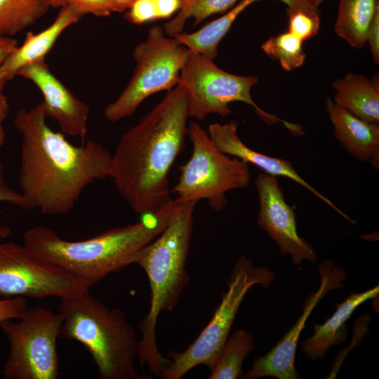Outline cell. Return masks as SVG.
<instances>
[{
  "mask_svg": "<svg viewBox=\"0 0 379 379\" xmlns=\"http://www.w3.org/2000/svg\"><path fill=\"white\" fill-rule=\"evenodd\" d=\"M326 107L335 136L343 147L358 160L378 169V123H369L358 118L329 98Z\"/></svg>",
  "mask_w": 379,
  "mask_h": 379,
  "instance_id": "obj_17",
  "label": "cell"
},
{
  "mask_svg": "<svg viewBox=\"0 0 379 379\" xmlns=\"http://www.w3.org/2000/svg\"><path fill=\"white\" fill-rule=\"evenodd\" d=\"M176 206L171 199L135 224L81 241L63 239L52 229L34 227L24 234L23 244L39 257L72 274L89 289L108 274L134 264L137 254L166 227Z\"/></svg>",
  "mask_w": 379,
  "mask_h": 379,
  "instance_id": "obj_3",
  "label": "cell"
},
{
  "mask_svg": "<svg viewBox=\"0 0 379 379\" xmlns=\"http://www.w3.org/2000/svg\"><path fill=\"white\" fill-rule=\"evenodd\" d=\"M154 3L157 20L171 18L182 6V0H154Z\"/></svg>",
  "mask_w": 379,
  "mask_h": 379,
  "instance_id": "obj_32",
  "label": "cell"
},
{
  "mask_svg": "<svg viewBox=\"0 0 379 379\" xmlns=\"http://www.w3.org/2000/svg\"><path fill=\"white\" fill-rule=\"evenodd\" d=\"M239 0H188L178 13L164 26L166 35L173 36L181 33L188 18L194 19L197 25L206 18L232 8Z\"/></svg>",
  "mask_w": 379,
  "mask_h": 379,
  "instance_id": "obj_24",
  "label": "cell"
},
{
  "mask_svg": "<svg viewBox=\"0 0 379 379\" xmlns=\"http://www.w3.org/2000/svg\"><path fill=\"white\" fill-rule=\"evenodd\" d=\"M49 8L45 0H0V36L12 37L20 33Z\"/></svg>",
  "mask_w": 379,
  "mask_h": 379,
  "instance_id": "obj_22",
  "label": "cell"
},
{
  "mask_svg": "<svg viewBox=\"0 0 379 379\" xmlns=\"http://www.w3.org/2000/svg\"><path fill=\"white\" fill-rule=\"evenodd\" d=\"M46 119L42 101L15 113L22 137L19 185L33 208L62 215L71 213L88 185L109 177L112 154L91 140L73 145Z\"/></svg>",
  "mask_w": 379,
  "mask_h": 379,
  "instance_id": "obj_1",
  "label": "cell"
},
{
  "mask_svg": "<svg viewBox=\"0 0 379 379\" xmlns=\"http://www.w3.org/2000/svg\"><path fill=\"white\" fill-rule=\"evenodd\" d=\"M26 298H0V323L20 318L27 309Z\"/></svg>",
  "mask_w": 379,
  "mask_h": 379,
  "instance_id": "obj_30",
  "label": "cell"
},
{
  "mask_svg": "<svg viewBox=\"0 0 379 379\" xmlns=\"http://www.w3.org/2000/svg\"><path fill=\"white\" fill-rule=\"evenodd\" d=\"M59 338L80 343L91 354L101 379H140L135 361L136 331L124 313L109 308L83 290L60 299Z\"/></svg>",
  "mask_w": 379,
  "mask_h": 379,
  "instance_id": "obj_5",
  "label": "cell"
},
{
  "mask_svg": "<svg viewBox=\"0 0 379 379\" xmlns=\"http://www.w3.org/2000/svg\"><path fill=\"white\" fill-rule=\"evenodd\" d=\"M0 202H7L18 207L31 210L33 209L29 201L22 194L9 187L4 179V166L0 161ZM9 227L0 225V239L6 238L11 234Z\"/></svg>",
  "mask_w": 379,
  "mask_h": 379,
  "instance_id": "obj_27",
  "label": "cell"
},
{
  "mask_svg": "<svg viewBox=\"0 0 379 379\" xmlns=\"http://www.w3.org/2000/svg\"><path fill=\"white\" fill-rule=\"evenodd\" d=\"M238 124L232 121L227 124L213 123L208 126V136L215 146L222 153L252 164L272 176H284L304 187L320 199L339 215L352 224L356 222L338 208L329 199L307 182L288 161L272 157L248 147L237 134Z\"/></svg>",
  "mask_w": 379,
  "mask_h": 379,
  "instance_id": "obj_15",
  "label": "cell"
},
{
  "mask_svg": "<svg viewBox=\"0 0 379 379\" xmlns=\"http://www.w3.org/2000/svg\"><path fill=\"white\" fill-rule=\"evenodd\" d=\"M18 45L14 38L0 36V66Z\"/></svg>",
  "mask_w": 379,
  "mask_h": 379,
  "instance_id": "obj_34",
  "label": "cell"
},
{
  "mask_svg": "<svg viewBox=\"0 0 379 379\" xmlns=\"http://www.w3.org/2000/svg\"><path fill=\"white\" fill-rule=\"evenodd\" d=\"M379 10L378 0H339L335 34L351 46L360 49L366 44L368 27Z\"/></svg>",
  "mask_w": 379,
  "mask_h": 379,
  "instance_id": "obj_21",
  "label": "cell"
},
{
  "mask_svg": "<svg viewBox=\"0 0 379 379\" xmlns=\"http://www.w3.org/2000/svg\"><path fill=\"white\" fill-rule=\"evenodd\" d=\"M321 284L304 302L303 311L299 319L287 333L266 354L258 358L252 368L243 376L246 379H256L273 376L279 379L299 378L295 368V354L297 344L307 318L318 302L332 289L343 286L346 278L345 270L333 265L330 260H324L318 266Z\"/></svg>",
  "mask_w": 379,
  "mask_h": 379,
  "instance_id": "obj_13",
  "label": "cell"
},
{
  "mask_svg": "<svg viewBox=\"0 0 379 379\" xmlns=\"http://www.w3.org/2000/svg\"><path fill=\"white\" fill-rule=\"evenodd\" d=\"M187 135L192 144V153L180 166V175L173 190L174 201L181 204L206 199L213 209L220 211L227 203L228 191L249 185L248 164L220 152L197 121L190 124Z\"/></svg>",
  "mask_w": 379,
  "mask_h": 379,
  "instance_id": "obj_7",
  "label": "cell"
},
{
  "mask_svg": "<svg viewBox=\"0 0 379 379\" xmlns=\"http://www.w3.org/2000/svg\"><path fill=\"white\" fill-rule=\"evenodd\" d=\"M302 41L289 32L271 36L261 45L262 50L271 58L279 62L286 71L302 66L305 60Z\"/></svg>",
  "mask_w": 379,
  "mask_h": 379,
  "instance_id": "obj_25",
  "label": "cell"
},
{
  "mask_svg": "<svg viewBox=\"0 0 379 379\" xmlns=\"http://www.w3.org/2000/svg\"><path fill=\"white\" fill-rule=\"evenodd\" d=\"M332 86L335 103L365 121L379 122L378 77L371 81L362 75L348 74L333 81Z\"/></svg>",
  "mask_w": 379,
  "mask_h": 379,
  "instance_id": "obj_19",
  "label": "cell"
},
{
  "mask_svg": "<svg viewBox=\"0 0 379 379\" xmlns=\"http://www.w3.org/2000/svg\"><path fill=\"white\" fill-rule=\"evenodd\" d=\"M379 293V287L362 293H351L343 302L337 305L334 314L323 324L314 326L312 335L301 345L302 352L312 361L323 359L333 345L342 343L347 338L345 321L355 309L365 301L374 298Z\"/></svg>",
  "mask_w": 379,
  "mask_h": 379,
  "instance_id": "obj_18",
  "label": "cell"
},
{
  "mask_svg": "<svg viewBox=\"0 0 379 379\" xmlns=\"http://www.w3.org/2000/svg\"><path fill=\"white\" fill-rule=\"evenodd\" d=\"M89 290L75 276L15 242H0V297L62 299Z\"/></svg>",
  "mask_w": 379,
  "mask_h": 379,
  "instance_id": "obj_11",
  "label": "cell"
},
{
  "mask_svg": "<svg viewBox=\"0 0 379 379\" xmlns=\"http://www.w3.org/2000/svg\"><path fill=\"white\" fill-rule=\"evenodd\" d=\"M5 84L0 83V147L4 144L6 134L4 128V122L9 112V103L8 98L4 92Z\"/></svg>",
  "mask_w": 379,
  "mask_h": 379,
  "instance_id": "obj_33",
  "label": "cell"
},
{
  "mask_svg": "<svg viewBox=\"0 0 379 379\" xmlns=\"http://www.w3.org/2000/svg\"><path fill=\"white\" fill-rule=\"evenodd\" d=\"M14 320L0 323L10 345L4 376L7 379L57 378L61 314L36 306L27 307L20 318Z\"/></svg>",
  "mask_w": 379,
  "mask_h": 379,
  "instance_id": "obj_10",
  "label": "cell"
},
{
  "mask_svg": "<svg viewBox=\"0 0 379 379\" xmlns=\"http://www.w3.org/2000/svg\"><path fill=\"white\" fill-rule=\"evenodd\" d=\"M187 1H188V0H182V6H183L184 4H185L187 3Z\"/></svg>",
  "mask_w": 379,
  "mask_h": 379,
  "instance_id": "obj_38",
  "label": "cell"
},
{
  "mask_svg": "<svg viewBox=\"0 0 379 379\" xmlns=\"http://www.w3.org/2000/svg\"><path fill=\"white\" fill-rule=\"evenodd\" d=\"M258 82L255 76H239L218 67L211 58L190 51L178 84L185 89L188 115L201 121L211 114L226 117L232 113L229 104L239 101L254 107L257 115L268 124L281 122L293 135L302 126L282 120L260 108L253 100L251 88Z\"/></svg>",
  "mask_w": 379,
  "mask_h": 379,
  "instance_id": "obj_9",
  "label": "cell"
},
{
  "mask_svg": "<svg viewBox=\"0 0 379 379\" xmlns=\"http://www.w3.org/2000/svg\"><path fill=\"white\" fill-rule=\"evenodd\" d=\"M188 118L186 91L178 84L120 138L109 178L135 212L154 213L171 199L168 174L185 147Z\"/></svg>",
  "mask_w": 379,
  "mask_h": 379,
  "instance_id": "obj_2",
  "label": "cell"
},
{
  "mask_svg": "<svg viewBox=\"0 0 379 379\" xmlns=\"http://www.w3.org/2000/svg\"><path fill=\"white\" fill-rule=\"evenodd\" d=\"M67 5L73 8L81 16L91 14L105 17L113 13L112 0H67Z\"/></svg>",
  "mask_w": 379,
  "mask_h": 379,
  "instance_id": "obj_28",
  "label": "cell"
},
{
  "mask_svg": "<svg viewBox=\"0 0 379 379\" xmlns=\"http://www.w3.org/2000/svg\"><path fill=\"white\" fill-rule=\"evenodd\" d=\"M190 52L174 37L166 36L161 27L149 29L146 39L133 51V77L119 97L105 107V118L117 122L132 115L149 96L174 88Z\"/></svg>",
  "mask_w": 379,
  "mask_h": 379,
  "instance_id": "obj_8",
  "label": "cell"
},
{
  "mask_svg": "<svg viewBox=\"0 0 379 379\" xmlns=\"http://www.w3.org/2000/svg\"><path fill=\"white\" fill-rule=\"evenodd\" d=\"M312 6L318 8L322 3L328 0H307Z\"/></svg>",
  "mask_w": 379,
  "mask_h": 379,
  "instance_id": "obj_37",
  "label": "cell"
},
{
  "mask_svg": "<svg viewBox=\"0 0 379 379\" xmlns=\"http://www.w3.org/2000/svg\"><path fill=\"white\" fill-rule=\"evenodd\" d=\"M286 11L288 19V32L302 41L317 34L321 24V13L318 8L307 10L286 7Z\"/></svg>",
  "mask_w": 379,
  "mask_h": 379,
  "instance_id": "obj_26",
  "label": "cell"
},
{
  "mask_svg": "<svg viewBox=\"0 0 379 379\" xmlns=\"http://www.w3.org/2000/svg\"><path fill=\"white\" fill-rule=\"evenodd\" d=\"M255 185L259 199L258 225L277 244L283 255H291L295 265L305 260L314 262L317 258L314 248L299 236L294 207L286 203L277 177L260 173Z\"/></svg>",
  "mask_w": 379,
  "mask_h": 379,
  "instance_id": "obj_12",
  "label": "cell"
},
{
  "mask_svg": "<svg viewBox=\"0 0 379 379\" xmlns=\"http://www.w3.org/2000/svg\"><path fill=\"white\" fill-rule=\"evenodd\" d=\"M197 201L177 204L164 231L136 255L134 264L145 272L150 288V307L138 325V358L155 376L163 378L171 359L159 351L156 340L157 319L164 311L178 304L190 281L186 264L193 232V215Z\"/></svg>",
  "mask_w": 379,
  "mask_h": 379,
  "instance_id": "obj_4",
  "label": "cell"
},
{
  "mask_svg": "<svg viewBox=\"0 0 379 379\" xmlns=\"http://www.w3.org/2000/svg\"><path fill=\"white\" fill-rule=\"evenodd\" d=\"M260 0H241L227 13L210 22L199 30L192 33L181 32L173 37L190 51L200 53L211 60L218 55V46L230 30L239 15L248 6ZM287 6H292L298 0H280Z\"/></svg>",
  "mask_w": 379,
  "mask_h": 379,
  "instance_id": "obj_20",
  "label": "cell"
},
{
  "mask_svg": "<svg viewBox=\"0 0 379 379\" xmlns=\"http://www.w3.org/2000/svg\"><path fill=\"white\" fill-rule=\"evenodd\" d=\"M49 8H61L67 5V0H45Z\"/></svg>",
  "mask_w": 379,
  "mask_h": 379,
  "instance_id": "obj_36",
  "label": "cell"
},
{
  "mask_svg": "<svg viewBox=\"0 0 379 379\" xmlns=\"http://www.w3.org/2000/svg\"><path fill=\"white\" fill-rule=\"evenodd\" d=\"M366 43L369 44L370 50L374 62H379V10H378L368 27Z\"/></svg>",
  "mask_w": 379,
  "mask_h": 379,
  "instance_id": "obj_31",
  "label": "cell"
},
{
  "mask_svg": "<svg viewBox=\"0 0 379 379\" xmlns=\"http://www.w3.org/2000/svg\"><path fill=\"white\" fill-rule=\"evenodd\" d=\"M82 16L66 5L60 8L54 21L46 29L27 33L23 43L15 48L0 66V83L6 84L27 65L44 61L60 35Z\"/></svg>",
  "mask_w": 379,
  "mask_h": 379,
  "instance_id": "obj_16",
  "label": "cell"
},
{
  "mask_svg": "<svg viewBox=\"0 0 379 379\" xmlns=\"http://www.w3.org/2000/svg\"><path fill=\"white\" fill-rule=\"evenodd\" d=\"M254 349L251 333L241 329L234 331L227 338L208 378L235 379L241 376L243 361Z\"/></svg>",
  "mask_w": 379,
  "mask_h": 379,
  "instance_id": "obj_23",
  "label": "cell"
},
{
  "mask_svg": "<svg viewBox=\"0 0 379 379\" xmlns=\"http://www.w3.org/2000/svg\"><path fill=\"white\" fill-rule=\"evenodd\" d=\"M127 10L124 18L134 25L157 20L154 0H137Z\"/></svg>",
  "mask_w": 379,
  "mask_h": 379,
  "instance_id": "obj_29",
  "label": "cell"
},
{
  "mask_svg": "<svg viewBox=\"0 0 379 379\" xmlns=\"http://www.w3.org/2000/svg\"><path fill=\"white\" fill-rule=\"evenodd\" d=\"M17 76L31 81L43 96L46 117L58 123L62 133L86 140L89 108L50 70L45 61L21 69Z\"/></svg>",
  "mask_w": 379,
  "mask_h": 379,
  "instance_id": "obj_14",
  "label": "cell"
},
{
  "mask_svg": "<svg viewBox=\"0 0 379 379\" xmlns=\"http://www.w3.org/2000/svg\"><path fill=\"white\" fill-rule=\"evenodd\" d=\"M276 274L270 269L255 266L248 258L242 255L236 262L228 281L227 291L200 334L183 352L169 350L171 364L162 378L180 379L194 367L204 365L211 371L226 343L244 296L254 285L267 288Z\"/></svg>",
  "mask_w": 379,
  "mask_h": 379,
  "instance_id": "obj_6",
  "label": "cell"
},
{
  "mask_svg": "<svg viewBox=\"0 0 379 379\" xmlns=\"http://www.w3.org/2000/svg\"><path fill=\"white\" fill-rule=\"evenodd\" d=\"M137 0H112L113 12H123L128 9Z\"/></svg>",
  "mask_w": 379,
  "mask_h": 379,
  "instance_id": "obj_35",
  "label": "cell"
}]
</instances>
